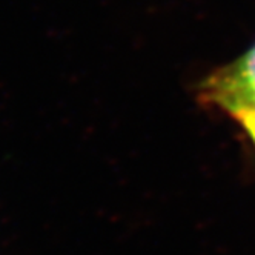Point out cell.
Returning a JSON list of instances; mask_svg holds the SVG:
<instances>
[{"label": "cell", "mask_w": 255, "mask_h": 255, "mask_svg": "<svg viewBox=\"0 0 255 255\" xmlns=\"http://www.w3.org/2000/svg\"><path fill=\"white\" fill-rule=\"evenodd\" d=\"M205 96L229 114L237 111L255 89V46L205 83Z\"/></svg>", "instance_id": "cell-1"}, {"label": "cell", "mask_w": 255, "mask_h": 255, "mask_svg": "<svg viewBox=\"0 0 255 255\" xmlns=\"http://www.w3.org/2000/svg\"><path fill=\"white\" fill-rule=\"evenodd\" d=\"M234 117L240 122V125L243 126V129L248 132V135L251 137V140L255 144V114L245 111V113L234 114Z\"/></svg>", "instance_id": "cell-2"}, {"label": "cell", "mask_w": 255, "mask_h": 255, "mask_svg": "<svg viewBox=\"0 0 255 255\" xmlns=\"http://www.w3.org/2000/svg\"><path fill=\"white\" fill-rule=\"evenodd\" d=\"M245 111H248V113H254L255 114V89L252 91V94L245 100V103L237 109V111H234L231 116H234V114H239V113H245Z\"/></svg>", "instance_id": "cell-3"}]
</instances>
